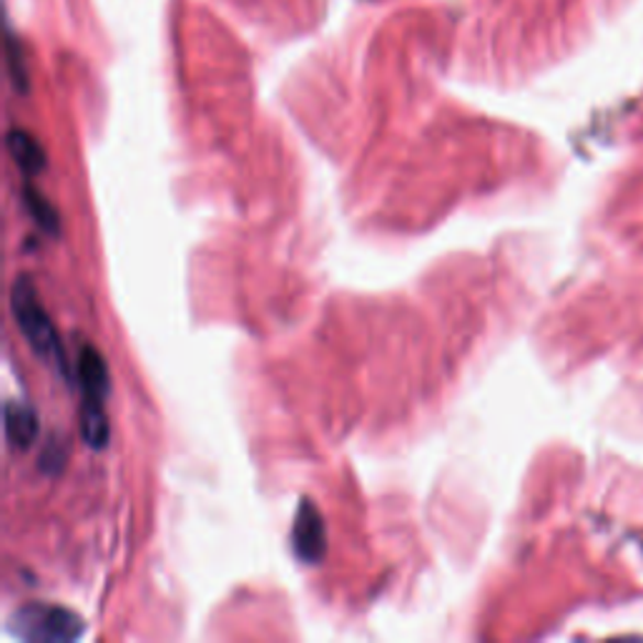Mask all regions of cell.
<instances>
[{"mask_svg": "<svg viewBox=\"0 0 643 643\" xmlns=\"http://www.w3.org/2000/svg\"><path fill=\"white\" fill-rule=\"evenodd\" d=\"M292 545L297 558L307 566H317L328 553V528L314 508L312 500H299L295 525H292Z\"/></svg>", "mask_w": 643, "mask_h": 643, "instance_id": "3", "label": "cell"}, {"mask_svg": "<svg viewBox=\"0 0 643 643\" xmlns=\"http://www.w3.org/2000/svg\"><path fill=\"white\" fill-rule=\"evenodd\" d=\"M78 380H81L84 404L106 402V395L111 390L109 367H106L101 352L91 345H84L81 352H78Z\"/></svg>", "mask_w": 643, "mask_h": 643, "instance_id": "4", "label": "cell"}, {"mask_svg": "<svg viewBox=\"0 0 643 643\" xmlns=\"http://www.w3.org/2000/svg\"><path fill=\"white\" fill-rule=\"evenodd\" d=\"M15 639L33 643H70L84 636V619L64 606L29 603L21 606L8 621Z\"/></svg>", "mask_w": 643, "mask_h": 643, "instance_id": "2", "label": "cell"}, {"mask_svg": "<svg viewBox=\"0 0 643 643\" xmlns=\"http://www.w3.org/2000/svg\"><path fill=\"white\" fill-rule=\"evenodd\" d=\"M5 141H8V152H11L15 166L29 176V179L46 169V152H43L38 138L31 136L29 131H23V129L8 131Z\"/></svg>", "mask_w": 643, "mask_h": 643, "instance_id": "5", "label": "cell"}, {"mask_svg": "<svg viewBox=\"0 0 643 643\" xmlns=\"http://www.w3.org/2000/svg\"><path fill=\"white\" fill-rule=\"evenodd\" d=\"M5 435L8 443L18 451H25L38 437V418L35 412L23 402H8L5 404Z\"/></svg>", "mask_w": 643, "mask_h": 643, "instance_id": "6", "label": "cell"}, {"mask_svg": "<svg viewBox=\"0 0 643 643\" xmlns=\"http://www.w3.org/2000/svg\"><path fill=\"white\" fill-rule=\"evenodd\" d=\"M11 312L18 330L23 332L35 355L41 359H51V363L58 365V369H64V375H68L64 347H60L56 328H53L46 307L41 304L38 289H35L31 277L23 275L13 281Z\"/></svg>", "mask_w": 643, "mask_h": 643, "instance_id": "1", "label": "cell"}, {"mask_svg": "<svg viewBox=\"0 0 643 643\" xmlns=\"http://www.w3.org/2000/svg\"><path fill=\"white\" fill-rule=\"evenodd\" d=\"M23 201L29 214L33 217V222L41 226L43 234L48 236H58L60 234V222H58V211L53 209L51 201L43 197L38 189H33L31 184L23 189Z\"/></svg>", "mask_w": 643, "mask_h": 643, "instance_id": "7", "label": "cell"}]
</instances>
